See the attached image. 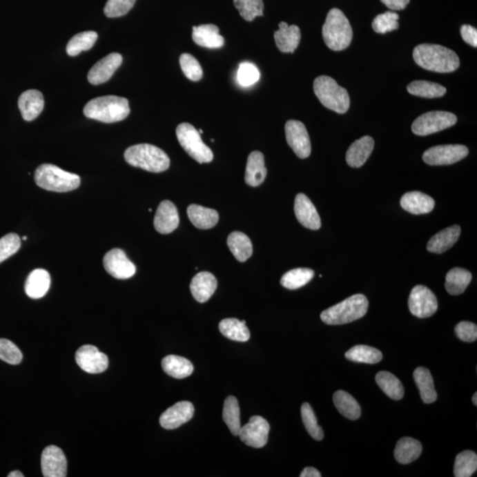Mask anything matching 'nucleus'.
<instances>
[{"label":"nucleus","mask_w":477,"mask_h":477,"mask_svg":"<svg viewBox=\"0 0 477 477\" xmlns=\"http://www.w3.org/2000/svg\"><path fill=\"white\" fill-rule=\"evenodd\" d=\"M413 58L421 68L436 72H454L460 66L456 53L438 44H419L413 49Z\"/></svg>","instance_id":"1"},{"label":"nucleus","mask_w":477,"mask_h":477,"mask_svg":"<svg viewBox=\"0 0 477 477\" xmlns=\"http://www.w3.org/2000/svg\"><path fill=\"white\" fill-rule=\"evenodd\" d=\"M84 113L88 119L104 123H115L125 119L130 113V107L125 97L104 96L88 102Z\"/></svg>","instance_id":"2"},{"label":"nucleus","mask_w":477,"mask_h":477,"mask_svg":"<svg viewBox=\"0 0 477 477\" xmlns=\"http://www.w3.org/2000/svg\"><path fill=\"white\" fill-rule=\"evenodd\" d=\"M124 157L129 165L151 173L165 172L170 159L165 151L154 145L143 144L126 148Z\"/></svg>","instance_id":"3"},{"label":"nucleus","mask_w":477,"mask_h":477,"mask_svg":"<svg viewBox=\"0 0 477 477\" xmlns=\"http://www.w3.org/2000/svg\"><path fill=\"white\" fill-rule=\"evenodd\" d=\"M368 309V299L365 295L357 293L325 309L321 313V319L324 324L330 325L349 324L364 317Z\"/></svg>","instance_id":"4"},{"label":"nucleus","mask_w":477,"mask_h":477,"mask_svg":"<svg viewBox=\"0 0 477 477\" xmlns=\"http://www.w3.org/2000/svg\"><path fill=\"white\" fill-rule=\"evenodd\" d=\"M323 37L328 48L335 52L345 50L351 43V25L349 19L340 9L333 8L328 12L323 26Z\"/></svg>","instance_id":"5"},{"label":"nucleus","mask_w":477,"mask_h":477,"mask_svg":"<svg viewBox=\"0 0 477 477\" xmlns=\"http://www.w3.org/2000/svg\"><path fill=\"white\" fill-rule=\"evenodd\" d=\"M35 182L39 187L47 191L65 193L80 187V176L66 172L59 167L43 164L35 172Z\"/></svg>","instance_id":"6"},{"label":"nucleus","mask_w":477,"mask_h":477,"mask_svg":"<svg viewBox=\"0 0 477 477\" xmlns=\"http://www.w3.org/2000/svg\"><path fill=\"white\" fill-rule=\"evenodd\" d=\"M314 93L324 106L335 113L342 115L349 109V93L331 77L322 75L315 79Z\"/></svg>","instance_id":"7"},{"label":"nucleus","mask_w":477,"mask_h":477,"mask_svg":"<svg viewBox=\"0 0 477 477\" xmlns=\"http://www.w3.org/2000/svg\"><path fill=\"white\" fill-rule=\"evenodd\" d=\"M176 135L179 144L189 156L198 163H210L213 160L211 148L204 144L201 135L189 123H182L176 129Z\"/></svg>","instance_id":"8"},{"label":"nucleus","mask_w":477,"mask_h":477,"mask_svg":"<svg viewBox=\"0 0 477 477\" xmlns=\"http://www.w3.org/2000/svg\"><path fill=\"white\" fill-rule=\"evenodd\" d=\"M457 117L454 113L444 110H434L425 113L413 121V134L425 137L445 130L456 124Z\"/></svg>","instance_id":"9"},{"label":"nucleus","mask_w":477,"mask_h":477,"mask_svg":"<svg viewBox=\"0 0 477 477\" xmlns=\"http://www.w3.org/2000/svg\"><path fill=\"white\" fill-rule=\"evenodd\" d=\"M467 155L469 148L464 145H438L426 150L422 159L429 166H448L465 159Z\"/></svg>","instance_id":"10"},{"label":"nucleus","mask_w":477,"mask_h":477,"mask_svg":"<svg viewBox=\"0 0 477 477\" xmlns=\"http://www.w3.org/2000/svg\"><path fill=\"white\" fill-rule=\"evenodd\" d=\"M437 297L428 287L419 285L413 287L409 298V308L413 315L419 318H427L437 311Z\"/></svg>","instance_id":"11"},{"label":"nucleus","mask_w":477,"mask_h":477,"mask_svg":"<svg viewBox=\"0 0 477 477\" xmlns=\"http://www.w3.org/2000/svg\"><path fill=\"white\" fill-rule=\"evenodd\" d=\"M269 431V422L262 416H255L240 429L239 437L249 447L262 448L267 444Z\"/></svg>","instance_id":"12"},{"label":"nucleus","mask_w":477,"mask_h":477,"mask_svg":"<svg viewBox=\"0 0 477 477\" xmlns=\"http://www.w3.org/2000/svg\"><path fill=\"white\" fill-rule=\"evenodd\" d=\"M287 144L300 159H307L311 153V139L302 122L289 121L285 126Z\"/></svg>","instance_id":"13"},{"label":"nucleus","mask_w":477,"mask_h":477,"mask_svg":"<svg viewBox=\"0 0 477 477\" xmlns=\"http://www.w3.org/2000/svg\"><path fill=\"white\" fill-rule=\"evenodd\" d=\"M103 262L104 269L115 279H130L137 271V267L129 260L122 249H113L107 252Z\"/></svg>","instance_id":"14"},{"label":"nucleus","mask_w":477,"mask_h":477,"mask_svg":"<svg viewBox=\"0 0 477 477\" xmlns=\"http://www.w3.org/2000/svg\"><path fill=\"white\" fill-rule=\"evenodd\" d=\"M77 364L83 371L90 374H99L108 368V357L93 345L81 347L75 353Z\"/></svg>","instance_id":"15"},{"label":"nucleus","mask_w":477,"mask_h":477,"mask_svg":"<svg viewBox=\"0 0 477 477\" xmlns=\"http://www.w3.org/2000/svg\"><path fill=\"white\" fill-rule=\"evenodd\" d=\"M41 466L44 477H66L68 476V460L64 453L56 445H49L41 457Z\"/></svg>","instance_id":"16"},{"label":"nucleus","mask_w":477,"mask_h":477,"mask_svg":"<svg viewBox=\"0 0 477 477\" xmlns=\"http://www.w3.org/2000/svg\"><path fill=\"white\" fill-rule=\"evenodd\" d=\"M123 58L119 53L113 52L93 66L88 74V80L91 84L99 85L106 83L112 78L117 69L122 64Z\"/></svg>","instance_id":"17"},{"label":"nucleus","mask_w":477,"mask_h":477,"mask_svg":"<svg viewBox=\"0 0 477 477\" xmlns=\"http://www.w3.org/2000/svg\"><path fill=\"white\" fill-rule=\"evenodd\" d=\"M194 413L195 407L191 402L179 401L161 415L159 422L164 429H175L191 421Z\"/></svg>","instance_id":"18"},{"label":"nucleus","mask_w":477,"mask_h":477,"mask_svg":"<svg viewBox=\"0 0 477 477\" xmlns=\"http://www.w3.org/2000/svg\"><path fill=\"white\" fill-rule=\"evenodd\" d=\"M179 224V213L175 205L171 201H163L155 215V229L162 235H168L178 227Z\"/></svg>","instance_id":"19"},{"label":"nucleus","mask_w":477,"mask_h":477,"mask_svg":"<svg viewBox=\"0 0 477 477\" xmlns=\"http://www.w3.org/2000/svg\"><path fill=\"white\" fill-rule=\"evenodd\" d=\"M295 213L299 222L306 228L318 230L321 227L320 216L311 199L304 194L296 195Z\"/></svg>","instance_id":"20"},{"label":"nucleus","mask_w":477,"mask_h":477,"mask_svg":"<svg viewBox=\"0 0 477 477\" xmlns=\"http://www.w3.org/2000/svg\"><path fill=\"white\" fill-rule=\"evenodd\" d=\"M18 106L24 121H32L40 115L43 109V94L37 90H26L21 95Z\"/></svg>","instance_id":"21"},{"label":"nucleus","mask_w":477,"mask_h":477,"mask_svg":"<svg viewBox=\"0 0 477 477\" xmlns=\"http://www.w3.org/2000/svg\"><path fill=\"white\" fill-rule=\"evenodd\" d=\"M279 30L275 31L274 39L280 52L293 53L301 41V30L296 25H291L281 21Z\"/></svg>","instance_id":"22"},{"label":"nucleus","mask_w":477,"mask_h":477,"mask_svg":"<svg viewBox=\"0 0 477 477\" xmlns=\"http://www.w3.org/2000/svg\"><path fill=\"white\" fill-rule=\"evenodd\" d=\"M374 140L371 137H363L351 144L347 151V165L353 168H359L364 165L373 151Z\"/></svg>","instance_id":"23"},{"label":"nucleus","mask_w":477,"mask_h":477,"mask_svg":"<svg viewBox=\"0 0 477 477\" xmlns=\"http://www.w3.org/2000/svg\"><path fill=\"white\" fill-rule=\"evenodd\" d=\"M217 286V281L213 274L204 271L195 275L191 281V290L192 295L198 302L208 301L213 295Z\"/></svg>","instance_id":"24"},{"label":"nucleus","mask_w":477,"mask_h":477,"mask_svg":"<svg viewBox=\"0 0 477 477\" xmlns=\"http://www.w3.org/2000/svg\"><path fill=\"white\" fill-rule=\"evenodd\" d=\"M192 37L195 43L205 48H221L225 44V39L220 35V28L214 24L193 27Z\"/></svg>","instance_id":"25"},{"label":"nucleus","mask_w":477,"mask_h":477,"mask_svg":"<svg viewBox=\"0 0 477 477\" xmlns=\"http://www.w3.org/2000/svg\"><path fill=\"white\" fill-rule=\"evenodd\" d=\"M400 205L407 213L415 215L427 214L434 211L435 201L422 192L413 191L407 193L401 197Z\"/></svg>","instance_id":"26"},{"label":"nucleus","mask_w":477,"mask_h":477,"mask_svg":"<svg viewBox=\"0 0 477 477\" xmlns=\"http://www.w3.org/2000/svg\"><path fill=\"white\" fill-rule=\"evenodd\" d=\"M266 175L264 154L260 151H253L249 154L246 166V183L251 187H258L264 182Z\"/></svg>","instance_id":"27"},{"label":"nucleus","mask_w":477,"mask_h":477,"mask_svg":"<svg viewBox=\"0 0 477 477\" xmlns=\"http://www.w3.org/2000/svg\"><path fill=\"white\" fill-rule=\"evenodd\" d=\"M460 235V227L457 225L447 227L432 236L427 244L428 251L442 254L450 249Z\"/></svg>","instance_id":"28"},{"label":"nucleus","mask_w":477,"mask_h":477,"mask_svg":"<svg viewBox=\"0 0 477 477\" xmlns=\"http://www.w3.org/2000/svg\"><path fill=\"white\" fill-rule=\"evenodd\" d=\"M50 286V277L48 271L37 269L28 275L25 283V292L32 299H40L46 295Z\"/></svg>","instance_id":"29"},{"label":"nucleus","mask_w":477,"mask_h":477,"mask_svg":"<svg viewBox=\"0 0 477 477\" xmlns=\"http://www.w3.org/2000/svg\"><path fill=\"white\" fill-rule=\"evenodd\" d=\"M188 216L193 225L199 229H211L219 222L220 216L217 211L200 206L197 204L189 205Z\"/></svg>","instance_id":"30"},{"label":"nucleus","mask_w":477,"mask_h":477,"mask_svg":"<svg viewBox=\"0 0 477 477\" xmlns=\"http://www.w3.org/2000/svg\"><path fill=\"white\" fill-rule=\"evenodd\" d=\"M422 447L421 442L409 437L400 438L394 450V457L398 463L409 464L421 456Z\"/></svg>","instance_id":"31"},{"label":"nucleus","mask_w":477,"mask_h":477,"mask_svg":"<svg viewBox=\"0 0 477 477\" xmlns=\"http://www.w3.org/2000/svg\"><path fill=\"white\" fill-rule=\"evenodd\" d=\"M413 378L419 388L423 402L431 404L437 400L438 394L435 390L434 378L428 369L423 367L416 369L413 371Z\"/></svg>","instance_id":"32"},{"label":"nucleus","mask_w":477,"mask_h":477,"mask_svg":"<svg viewBox=\"0 0 477 477\" xmlns=\"http://www.w3.org/2000/svg\"><path fill=\"white\" fill-rule=\"evenodd\" d=\"M472 280V274L463 268H454L445 277V289L451 295H460L465 292Z\"/></svg>","instance_id":"33"},{"label":"nucleus","mask_w":477,"mask_h":477,"mask_svg":"<svg viewBox=\"0 0 477 477\" xmlns=\"http://www.w3.org/2000/svg\"><path fill=\"white\" fill-rule=\"evenodd\" d=\"M164 371L171 377L182 379L189 377L194 371V366L184 357L168 356L162 360Z\"/></svg>","instance_id":"34"},{"label":"nucleus","mask_w":477,"mask_h":477,"mask_svg":"<svg viewBox=\"0 0 477 477\" xmlns=\"http://www.w3.org/2000/svg\"><path fill=\"white\" fill-rule=\"evenodd\" d=\"M231 252L239 262H246L253 254V245L248 235L242 232H233L227 239Z\"/></svg>","instance_id":"35"},{"label":"nucleus","mask_w":477,"mask_h":477,"mask_svg":"<svg viewBox=\"0 0 477 477\" xmlns=\"http://www.w3.org/2000/svg\"><path fill=\"white\" fill-rule=\"evenodd\" d=\"M333 401L338 411L347 419L357 420L361 416V407L355 398L347 391H337L333 395Z\"/></svg>","instance_id":"36"},{"label":"nucleus","mask_w":477,"mask_h":477,"mask_svg":"<svg viewBox=\"0 0 477 477\" xmlns=\"http://www.w3.org/2000/svg\"><path fill=\"white\" fill-rule=\"evenodd\" d=\"M220 333L227 339L245 342L251 338L246 321H240L236 318H226L220 322Z\"/></svg>","instance_id":"37"},{"label":"nucleus","mask_w":477,"mask_h":477,"mask_svg":"<svg viewBox=\"0 0 477 477\" xmlns=\"http://www.w3.org/2000/svg\"><path fill=\"white\" fill-rule=\"evenodd\" d=\"M376 381L388 397L395 400H400L404 396V387L400 379L387 371L378 372Z\"/></svg>","instance_id":"38"},{"label":"nucleus","mask_w":477,"mask_h":477,"mask_svg":"<svg viewBox=\"0 0 477 477\" xmlns=\"http://www.w3.org/2000/svg\"><path fill=\"white\" fill-rule=\"evenodd\" d=\"M407 91L413 96L425 99H437L447 93V88L438 84L428 81H413L407 86Z\"/></svg>","instance_id":"39"},{"label":"nucleus","mask_w":477,"mask_h":477,"mask_svg":"<svg viewBox=\"0 0 477 477\" xmlns=\"http://www.w3.org/2000/svg\"><path fill=\"white\" fill-rule=\"evenodd\" d=\"M314 271L308 268H297L287 271L281 278L280 283L287 289L295 290L307 285L314 277Z\"/></svg>","instance_id":"40"},{"label":"nucleus","mask_w":477,"mask_h":477,"mask_svg":"<svg viewBox=\"0 0 477 477\" xmlns=\"http://www.w3.org/2000/svg\"><path fill=\"white\" fill-rule=\"evenodd\" d=\"M223 420L229 428L231 434L239 436L242 428L240 418V406L235 396L227 397L224 402Z\"/></svg>","instance_id":"41"},{"label":"nucleus","mask_w":477,"mask_h":477,"mask_svg":"<svg viewBox=\"0 0 477 477\" xmlns=\"http://www.w3.org/2000/svg\"><path fill=\"white\" fill-rule=\"evenodd\" d=\"M97 37L99 36L95 31H84L75 35L66 46V52L69 56L75 57L85 50H90L96 43Z\"/></svg>","instance_id":"42"},{"label":"nucleus","mask_w":477,"mask_h":477,"mask_svg":"<svg viewBox=\"0 0 477 477\" xmlns=\"http://www.w3.org/2000/svg\"><path fill=\"white\" fill-rule=\"evenodd\" d=\"M345 356L350 361L369 363V364H375L383 359L381 351L375 347L365 345L353 347L346 353Z\"/></svg>","instance_id":"43"},{"label":"nucleus","mask_w":477,"mask_h":477,"mask_svg":"<svg viewBox=\"0 0 477 477\" xmlns=\"http://www.w3.org/2000/svg\"><path fill=\"white\" fill-rule=\"evenodd\" d=\"M477 469V456L475 451H461L454 463V476L470 477Z\"/></svg>","instance_id":"44"},{"label":"nucleus","mask_w":477,"mask_h":477,"mask_svg":"<svg viewBox=\"0 0 477 477\" xmlns=\"http://www.w3.org/2000/svg\"><path fill=\"white\" fill-rule=\"evenodd\" d=\"M237 10L245 21H254L255 17H263V0H233Z\"/></svg>","instance_id":"45"},{"label":"nucleus","mask_w":477,"mask_h":477,"mask_svg":"<svg viewBox=\"0 0 477 477\" xmlns=\"http://www.w3.org/2000/svg\"><path fill=\"white\" fill-rule=\"evenodd\" d=\"M302 422L309 434L315 440L320 441L324 438L323 429L318 425L317 417L309 403H303L302 406Z\"/></svg>","instance_id":"46"},{"label":"nucleus","mask_w":477,"mask_h":477,"mask_svg":"<svg viewBox=\"0 0 477 477\" xmlns=\"http://www.w3.org/2000/svg\"><path fill=\"white\" fill-rule=\"evenodd\" d=\"M399 14L395 12H385L384 14H379L375 17L372 22V28L375 32L385 34L390 31L396 30L399 28Z\"/></svg>","instance_id":"47"},{"label":"nucleus","mask_w":477,"mask_h":477,"mask_svg":"<svg viewBox=\"0 0 477 477\" xmlns=\"http://www.w3.org/2000/svg\"><path fill=\"white\" fill-rule=\"evenodd\" d=\"M179 64L182 72L189 80L198 81L203 77V69L194 56L184 53L179 58Z\"/></svg>","instance_id":"48"},{"label":"nucleus","mask_w":477,"mask_h":477,"mask_svg":"<svg viewBox=\"0 0 477 477\" xmlns=\"http://www.w3.org/2000/svg\"><path fill=\"white\" fill-rule=\"evenodd\" d=\"M237 79L242 87L252 86L257 84L260 79V72L254 64L251 62H243L239 66Z\"/></svg>","instance_id":"49"},{"label":"nucleus","mask_w":477,"mask_h":477,"mask_svg":"<svg viewBox=\"0 0 477 477\" xmlns=\"http://www.w3.org/2000/svg\"><path fill=\"white\" fill-rule=\"evenodd\" d=\"M21 239L17 233H8L0 239V264L14 255L21 248Z\"/></svg>","instance_id":"50"},{"label":"nucleus","mask_w":477,"mask_h":477,"mask_svg":"<svg viewBox=\"0 0 477 477\" xmlns=\"http://www.w3.org/2000/svg\"><path fill=\"white\" fill-rule=\"evenodd\" d=\"M137 0H108L104 6V14L109 18L124 17L131 10Z\"/></svg>","instance_id":"51"},{"label":"nucleus","mask_w":477,"mask_h":477,"mask_svg":"<svg viewBox=\"0 0 477 477\" xmlns=\"http://www.w3.org/2000/svg\"><path fill=\"white\" fill-rule=\"evenodd\" d=\"M0 359L12 365H17L22 361V353L12 341L0 339Z\"/></svg>","instance_id":"52"},{"label":"nucleus","mask_w":477,"mask_h":477,"mask_svg":"<svg viewBox=\"0 0 477 477\" xmlns=\"http://www.w3.org/2000/svg\"><path fill=\"white\" fill-rule=\"evenodd\" d=\"M457 337L465 342H474L477 339V327L471 322L463 321L456 327Z\"/></svg>","instance_id":"53"},{"label":"nucleus","mask_w":477,"mask_h":477,"mask_svg":"<svg viewBox=\"0 0 477 477\" xmlns=\"http://www.w3.org/2000/svg\"><path fill=\"white\" fill-rule=\"evenodd\" d=\"M460 35L467 43L473 47H477V30L470 25H463L460 28Z\"/></svg>","instance_id":"54"},{"label":"nucleus","mask_w":477,"mask_h":477,"mask_svg":"<svg viewBox=\"0 0 477 477\" xmlns=\"http://www.w3.org/2000/svg\"><path fill=\"white\" fill-rule=\"evenodd\" d=\"M388 8L393 11L403 10L406 8L410 0H381Z\"/></svg>","instance_id":"55"},{"label":"nucleus","mask_w":477,"mask_h":477,"mask_svg":"<svg viewBox=\"0 0 477 477\" xmlns=\"http://www.w3.org/2000/svg\"><path fill=\"white\" fill-rule=\"evenodd\" d=\"M301 477H321L322 475L320 472L318 471V469H315V467H305L304 469L302 470V472L301 475H300Z\"/></svg>","instance_id":"56"},{"label":"nucleus","mask_w":477,"mask_h":477,"mask_svg":"<svg viewBox=\"0 0 477 477\" xmlns=\"http://www.w3.org/2000/svg\"><path fill=\"white\" fill-rule=\"evenodd\" d=\"M8 477H24V475L21 471L15 470V471L9 473Z\"/></svg>","instance_id":"57"},{"label":"nucleus","mask_w":477,"mask_h":477,"mask_svg":"<svg viewBox=\"0 0 477 477\" xmlns=\"http://www.w3.org/2000/svg\"><path fill=\"white\" fill-rule=\"evenodd\" d=\"M472 400H473L474 405L477 406V393H475V394L473 395Z\"/></svg>","instance_id":"58"},{"label":"nucleus","mask_w":477,"mask_h":477,"mask_svg":"<svg viewBox=\"0 0 477 477\" xmlns=\"http://www.w3.org/2000/svg\"><path fill=\"white\" fill-rule=\"evenodd\" d=\"M198 132H199V134H200V135L204 134V131L202 130V129H199Z\"/></svg>","instance_id":"59"},{"label":"nucleus","mask_w":477,"mask_h":477,"mask_svg":"<svg viewBox=\"0 0 477 477\" xmlns=\"http://www.w3.org/2000/svg\"><path fill=\"white\" fill-rule=\"evenodd\" d=\"M22 240H24V241H27L28 237H27V236H23V237H22Z\"/></svg>","instance_id":"60"}]
</instances>
